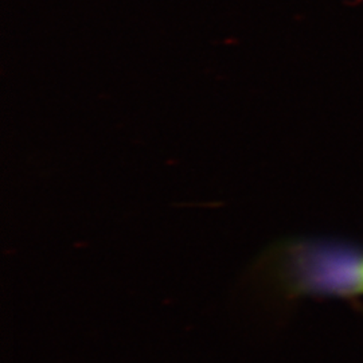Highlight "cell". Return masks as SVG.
<instances>
[{
  "label": "cell",
  "mask_w": 363,
  "mask_h": 363,
  "mask_svg": "<svg viewBox=\"0 0 363 363\" xmlns=\"http://www.w3.org/2000/svg\"><path fill=\"white\" fill-rule=\"evenodd\" d=\"M259 267L271 269L291 294H363L362 250L325 242H289L273 249Z\"/></svg>",
  "instance_id": "1"
}]
</instances>
